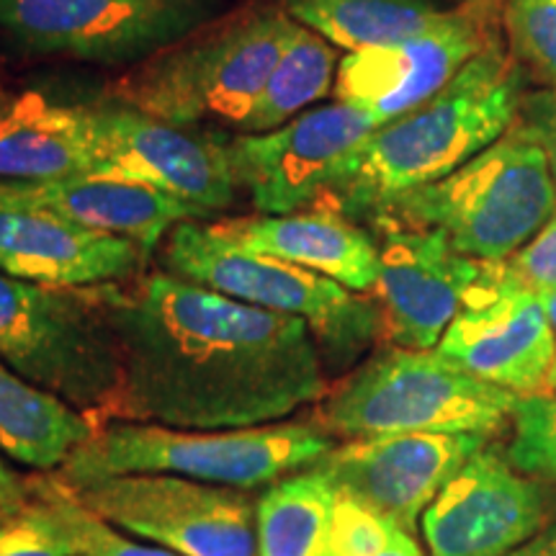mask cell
Segmentation results:
<instances>
[{"label": "cell", "instance_id": "9a60e30c", "mask_svg": "<svg viewBox=\"0 0 556 556\" xmlns=\"http://www.w3.org/2000/svg\"><path fill=\"white\" fill-rule=\"evenodd\" d=\"M486 443L477 433L348 438L312 464L336 492L361 500L413 533L426 507Z\"/></svg>", "mask_w": 556, "mask_h": 556}, {"label": "cell", "instance_id": "1f68e13d", "mask_svg": "<svg viewBox=\"0 0 556 556\" xmlns=\"http://www.w3.org/2000/svg\"><path fill=\"white\" fill-rule=\"evenodd\" d=\"M518 122L536 137L544 148L548 173L556 189V88H544L539 93H528L520 101Z\"/></svg>", "mask_w": 556, "mask_h": 556}, {"label": "cell", "instance_id": "e0dca14e", "mask_svg": "<svg viewBox=\"0 0 556 556\" xmlns=\"http://www.w3.org/2000/svg\"><path fill=\"white\" fill-rule=\"evenodd\" d=\"M492 263L462 255L438 229L389 227L379 248L377 287L371 289L381 332L397 348L433 351Z\"/></svg>", "mask_w": 556, "mask_h": 556}, {"label": "cell", "instance_id": "4fadbf2b", "mask_svg": "<svg viewBox=\"0 0 556 556\" xmlns=\"http://www.w3.org/2000/svg\"><path fill=\"white\" fill-rule=\"evenodd\" d=\"M88 109L101 152L99 176L152 186L189 206L199 222L235 204L240 189L227 142L157 119L127 101Z\"/></svg>", "mask_w": 556, "mask_h": 556}, {"label": "cell", "instance_id": "5bb4252c", "mask_svg": "<svg viewBox=\"0 0 556 556\" xmlns=\"http://www.w3.org/2000/svg\"><path fill=\"white\" fill-rule=\"evenodd\" d=\"M554 338L536 291L520 287L507 263L495 261L435 351L471 377L533 397L548 392Z\"/></svg>", "mask_w": 556, "mask_h": 556}, {"label": "cell", "instance_id": "83f0119b", "mask_svg": "<svg viewBox=\"0 0 556 556\" xmlns=\"http://www.w3.org/2000/svg\"><path fill=\"white\" fill-rule=\"evenodd\" d=\"M510 462L526 475L556 482V392L518 400Z\"/></svg>", "mask_w": 556, "mask_h": 556}, {"label": "cell", "instance_id": "7a4b0ae2", "mask_svg": "<svg viewBox=\"0 0 556 556\" xmlns=\"http://www.w3.org/2000/svg\"><path fill=\"white\" fill-rule=\"evenodd\" d=\"M523 80L500 39L433 99L374 129L345 160L325 199L345 217L381 214L405 193L446 178L516 124Z\"/></svg>", "mask_w": 556, "mask_h": 556}, {"label": "cell", "instance_id": "603a6c76", "mask_svg": "<svg viewBox=\"0 0 556 556\" xmlns=\"http://www.w3.org/2000/svg\"><path fill=\"white\" fill-rule=\"evenodd\" d=\"M336 486L312 467L263 486L255 503L258 556H330Z\"/></svg>", "mask_w": 556, "mask_h": 556}, {"label": "cell", "instance_id": "4316f807", "mask_svg": "<svg viewBox=\"0 0 556 556\" xmlns=\"http://www.w3.org/2000/svg\"><path fill=\"white\" fill-rule=\"evenodd\" d=\"M503 34L526 78L556 88V0H505Z\"/></svg>", "mask_w": 556, "mask_h": 556}, {"label": "cell", "instance_id": "f1b7e54d", "mask_svg": "<svg viewBox=\"0 0 556 556\" xmlns=\"http://www.w3.org/2000/svg\"><path fill=\"white\" fill-rule=\"evenodd\" d=\"M402 528L387 516L361 503V500L336 492L330 523V556H381L392 546Z\"/></svg>", "mask_w": 556, "mask_h": 556}, {"label": "cell", "instance_id": "e575fe53", "mask_svg": "<svg viewBox=\"0 0 556 556\" xmlns=\"http://www.w3.org/2000/svg\"><path fill=\"white\" fill-rule=\"evenodd\" d=\"M381 556H422V552L420 546H417V541L413 539V533L400 531L397 539L392 541V546H389Z\"/></svg>", "mask_w": 556, "mask_h": 556}, {"label": "cell", "instance_id": "d6a6232c", "mask_svg": "<svg viewBox=\"0 0 556 556\" xmlns=\"http://www.w3.org/2000/svg\"><path fill=\"white\" fill-rule=\"evenodd\" d=\"M505 556H556V523L541 528L536 536H531Z\"/></svg>", "mask_w": 556, "mask_h": 556}, {"label": "cell", "instance_id": "52a82bcc", "mask_svg": "<svg viewBox=\"0 0 556 556\" xmlns=\"http://www.w3.org/2000/svg\"><path fill=\"white\" fill-rule=\"evenodd\" d=\"M296 26L283 9L214 21L139 65L122 101L184 127L227 122L240 129Z\"/></svg>", "mask_w": 556, "mask_h": 556}, {"label": "cell", "instance_id": "cb8c5ba5", "mask_svg": "<svg viewBox=\"0 0 556 556\" xmlns=\"http://www.w3.org/2000/svg\"><path fill=\"white\" fill-rule=\"evenodd\" d=\"M281 9L332 47L358 52L426 29L451 5L438 0H281Z\"/></svg>", "mask_w": 556, "mask_h": 556}, {"label": "cell", "instance_id": "277c9868", "mask_svg": "<svg viewBox=\"0 0 556 556\" xmlns=\"http://www.w3.org/2000/svg\"><path fill=\"white\" fill-rule=\"evenodd\" d=\"M556 212L544 148L516 119L497 142L435 184L392 201L379 222L438 229L451 248L477 261H507Z\"/></svg>", "mask_w": 556, "mask_h": 556}, {"label": "cell", "instance_id": "ba28073f", "mask_svg": "<svg viewBox=\"0 0 556 556\" xmlns=\"http://www.w3.org/2000/svg\"><path fill=\"white\" fill-rule=\"evenodd\" d=\"M0 356L99 428L116 420L119 345L99 289H54L0 270Z\"/></svg>", "mask_w": 556, "mask_h": 556}, {"label": "cell", "instance_id": "4dcf8cb0", "mask_svg": "<svg viewBox=\"0 0 556 556\" xmlns=\"http://www.w3.org/2000/svg\"><path fill=\"white\" fill-rule=\"evenodd\" d=\"M505 263L510 276L516 278L520 287L536 291V294L556 289V212L546 219V225Z\"/></svg>", "mask_w": 556, "mask_h": 556}, {"label": "cell", "instance_id": "f35d334b", "mask_svg": "<svg viewBox=\"0 0 556 556\" xmlns=\"http://www.w3.org/2000/svg\"><path fill=\"white\" fill-rule=\"evenodd\" d=\"M454 3H462V0H454Z\"/></svg>", "mask_w": 556, "mask_h": 556}, {"label": "cell", "instance_id": "6da1fadb", "mask_svg": "<svg viewBox=\"0 0 556 556\" xmlns=\"http://www.w3.org/2000/svg\"><path fill=\"white\" fill-rule=\"evenodd\" d=\"M119 345L116 420L227 430L281 422L328 394L299 317L250 307L168 270L101 287Z\"/></svg>", "mask_w": 556, "mask_h": 556}, {"label": "cell", "instance_id": "2e32d148", "mask_svg": "<svg viewBox=\"0 0 556 556\" xmlns=\"http://www.w3.org/2000/svg\"><path fill=\"white\" fill-rule=\"evenodd\" d=\"M546 523L539 482L484 443L420 516L428 556H505Z\"/></svg>", "mask_w": 556, "mask_h": 556}, {"label": "cell", "instance_id": "8fae6325", "mask_svg": "<svg viewBox=\"0 0 556 556\" xmlns=\"http://www.w3.org/2000/svg\"><path fill=\"white\" fill-rule=\"evenodd\" d=\"M505 0H462L426 29L389 45L345 52L340 60L336 101L371 111L381 124L433 99L503 34Z\"/></svg>", "mask_w": 556, "mask_h": 556}, {"label": "cell", "instance_id": "3957f363", "mask_svg": "<svg viewBox=\"0 0 556 556\" xmlns=\"http://www.w3.org/2000/svg\"><path fill=\"white\" fill-rule=\"evenodd\" d=\"M336 446L315 420L197 430L111 420L80 443L58 471L70 490L119 475H176L206 484L261 490L312 467Z\"/></svg>", "mask_w": 556, "mask_h": 556}, {"label": "cell", "instance_id": "7c38bea8", "mask_svg": "<svg viewBox=\"0 0 556 556\" xmlns=\"http://www.w3.org/2000/svg\"><path fill=\"white\" fill-rule=\"evenodd\" d=\"M381 122L356 103L336 101L302 111L283 127L227 142L238 189L258 214L302 212L328 197L348 157Z\"/></svg>", "mask_w": 556, "mask_h": 556}, {"label": "cell", "instance_id": "f546056e", "mask_svg": "<svg viewBox=\"0 0 556 556\" xmlns=\"http://www.w3.org/2000/svg\"><path fill=\"white\" fill-rule=\"evenodd\" d=\"M0 556H73V548L47 507L26 497V503L0 523Z\"/></svg>", "mask_w": 556, "mask_h": 556}, {"label": "cell", "instance_id": "8992f818", "mask_svg": "<svg viewBox=\"0 0 556 556\" xmlns=\"http://www.w3.org/2000/svg\"><path fill=\"white\" fill-rule=\"evenodd\" d=\"M165 270L250 307L309 325L325 361L353 358L381 332L379 304L328 276L250 250L225 227L180 222L163 242Z\"/></svg>", "mask_w": 556, "mask_h": 556}, {"label": "cell", "instance_id": "9c48e42d", "mask_svg": "<svg viewBox=\"0 0 556 556\" xmlns=\"http://www.w3.org/2000/svg\"><path fill=\"white\" fill-rule=\"evenodd\" d=\"M232 0H0L18 50L103 67L144 65L225 16Z\"/></svg>", "mask_w": 556, "mask_h": 556}, {"label": "cell", "instance_id": "74e56055", "mask_svg": "<svg viewBox=\"0 0 556 556\" xmlns=\"http://www.w3.org/2000/svg\"><path fill=\"white\" fill-rule=\"evenodd\" d=\"M548 392H556V356H554L552 374H548Z\"/></svg>", "mask_w": 556, "mask_h": 556}, {"label": "cell", "instance_id": "ac0fdd59", "mask_svg": "<svg viewBox=\"0 0 556 556\" xmlns=\"http://www.w3.org/2000/svg\"><path fill=\"white\" fill-rule=\"evenodd\" d=\"M150 255L135 242L96 232L0 184V270L54 289L131 283Z\"/></svg>", "mask_w": 556, "mask_h": 556}, {"label": "cell", "instance_id": "5b68a950", "mask_svg": "<svg viewBox=\"0 0 556 556\" xmlns=\"http://www.w3.org/2000/svg\"><path fill=\"white\" fill-rule=\"evenodd\" d=\"M518 394L471 377L435 351L389 348L328 389L312 420L332 438L503 430Z\"/></svg>", "mask_w": 556, "mask_h": 556}, {"label": "cell", "instance_id": "8d00e7d4", "mask_svg": "<svg viewBox=\"0 0 556 556\" xmlns=\"http://www.w3.org/2000/svg\"><path fill=\"white\" fill-rule=\"evenodd\" d=\"M18 507H21L18 503H13V500H11L9 495H5L3 490H0V523H3V520L9 518L13 510H18Z\"/></svg>", "mask_w": 556, "mask_h": 556}, {"label": "cell", "instance_id": "ffe728a7", "mask_svg": "<svg viewBox=\"0 0 556 556\" xmlns=\"http://www.w3.org/2000/svg\"><path fill=\"white\" fill-rule=\"evenodd\" d=\"M101 152L88 106L39 93L0 103V184H50L99 173Z\"/></svg>", "mask_w": 556, "mask_h": 556}, {"label": "cell", "instance_id": "d6986e66", "mask_svg": "<svg viewBox=\"0 0 556 556\" xmlns=\"http://www.w3.org/2000/svg\"><path fill=\"white\" fill-rule=\"evenodd\" d=\"M219 225L245 248L315 270L358 294L377 287V242L336 206L255 214Z\"/></svg>", "mask_w": 556, "mask_h": 556}, {"label": "cell", "instance_id": "d590c367", "mask_svg": "<svg viewBox=\"0 0 556 556\" xmlns=\"http://www.w3.org/2000/svg\"><path fill=\"white\" fill-rule=\"evenodd\" d=\"M539 299H541V304H544L548 325H552V330H554V336H556V289L541 291Z\"/></svg>", "mask_w": 556, "mask_h": 556}, {"label": "cell", "instance_id": "836d02e7", "mask_svg": "<svg viewBox=\"0 0 556 556\" xmlns=\"http://www.w3.org/2000/svg\"><path fill=\"white\" fill-rule=\"evenodd\" d=\"M0 490L18 505H24L26 497H29V492H26V479L18 477V471L11 467L3 451H0Z\"/></svg>", "mask_w": 556, "mask_h": 556}, {"label": "cell", "instance_id": "7402d4cb", "mask_svg": "<svg viewBox=\"0 0 556 556\" xmlns=\"http://www.w3.org/2000/svg\"><path fill=\"white\" fill-rule=\"evenodd\" d=\"M96 426L0 356V451L34 471H58Z\"/></svg>", "mask_w": 556, "mask_h": 556}, {"label": "cell", "instance_id": "d4e9b609", "mask_svg": "<svg viewBox=\"0 0 556 556\" xmlns=\"http://www.w3.org/2000/svg\"><path fill=\"white\" fill-rule=\"evenodd\" d=\"M338 65V47L299 24L289 47L270 70L258 99L242 119V135H263L283 127L302 111L323 101L336 88Z\"/></svg>", "mask_w": 556, "mask_h": 556}, {"label": "cell", "instance_id": "30bf717a", "mask_svg": "<svg viewBox=\"0 0 556 556\" xmlns=\"http://www.w3.org/2000/svg\"><path fill=\"white\" fill-rule=\"evenodd\" d=\"M73 495L106 523L173 554L258 556L253 490L176 475H119Z\"/></svg>", "mask_w": 556, "mask_h": 556}, {"label": "cell", "instance_id": "44dd1931", "mask_svg": "<svg viewBox=\"0 0 556 556\" xmlns=\"http://www.w3.org/2000/svg\"><path fill=\"white\" fill-rule=\"evenodd\" d=\"M13 186L70 222L135 242L148 255L163 245L173 227L197 219L189 206L165 197L152 186L116 176H99V173L50 180V184Z\"/></svg>", "mask_w": 556, "mask_h": 556}, {"label": "cell", "instance_id": "484cf974", "mask_svg": "<svg viewBox=\"0 0 556 556\" xmlns=\"http://www.w3.org/2000/svg\"><path fill=\"white\" fill-rule=\"evenodd\" d=\"M26 492L47 507L54 523L65 533L73 556H180L106 523L93 510H88L52 471H39L37 477L26 479Z\"/></svg>", "mask_w": 556, "mask_h": 556}]
</instances>
